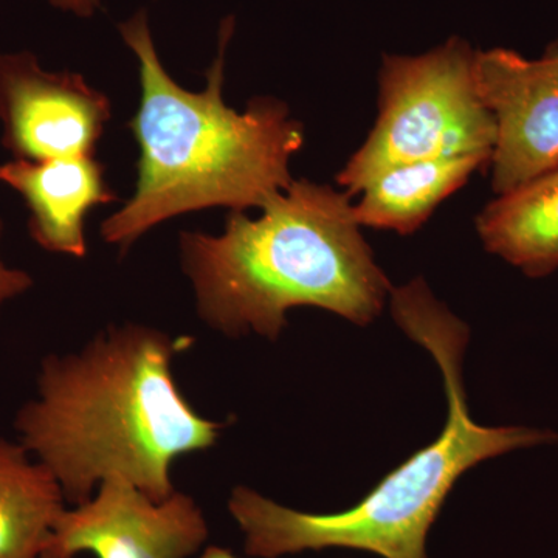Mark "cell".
Wrapping results in <instances>:
<instances>
[{
	"mask_svg": "<svg viewBox=\"0 0 558 558\" xmlns=\"http://www.w3.org/2000/svg\"><path fill=\"white\" fill-rule=\"evenodd\" d=\"M191 344L190 337L128 322L40 360L36 396L13 425L70 506L113 476L150 498L170 497L175 462L219 442L226 424L202 416L175 380V359Z\"/></svg>",
	"mask_w": 558,
	"mask_h": 558,
	"instance_id": "cell-1",
	"label": "cell"
},
{
	"mask_svg": "<svg viewBox=\"0 0 558 558\" xmlns=\"http://www.w3.org/2000/svg\"><path fill=\"white\" fill-rule=\"evenodd\" d=\"M120 32L140 64L142 98L128 124L140 149L137 182L123 208L102 222V240L123 255L165 220L213 207L263 208L292 185L290 159L303 148L304 130L288 105L258 97L238 112L223 101L233 21L222 24L202 92L183 89L165 70L145 11Z\"/></svg>",
	"mask_w": 558,
	"mask_h": 558,
	"instance_id": "cell-2",
	"label": "cell"
},
{
	"mask_svg": "<svg viewBox=\"0 0 558 558\" xmlns=\"http://www.w3.org/2000/svg\"><path fill=\"white\" fill-rule=\"evenodd\" d=\"M259 218L231 211L220 234L182 231L180 266L207 328L229 339L275 341L295 307L329 311L365 326L391 282L374 259L348 193L293 180Z\"/></svg>",
	"mask_w": 558,
	"mask_h": 558,
	"instance_id": "cell-3",
	"label": "cell"
},
{
	"mask_svg": "<svg viewBox=\"0 0 558 558\" xmlns=\"http://www.w3.org/2000/svg\"><path fill=\"white\" fill-rule=\"evenodd\" d=\"M391 314L399 328L438 363L449 399L446 427L435 442L416 451L343 512H300L247 486L234 487L227 509L242 532L247 556L278 558L347 548L381 558H428L429 527L469 469L509 451L558 442V433L550 429L484 427L473 421L462 380L469 328L432 295L424 279L391 290Z\"/></svg>",
	"mask_w": 558,
	"mask_h": 558,
	"instance_id": "cell-4",
	"label": "cell"
},
{
	"mask_svg": "<svg viewBox=\"0 0 558 558\" xmlns=\"http://www.w3.org/2000/svg\"><path fill=\"white\" fill-rule=\"evenodd\" d=\"M476 53L468 40L453 36L417 57L385 54L379 117L337 178L349 196L400 165L494 156L497 121L481 98Z\"/></svg>",
	"mask_w": 558,
	"mask_h": 558,
	"instance_id": "cell-5",
	"label": "cell"
},
{
	"mask_svg": "<svg viewBox=\"0 0 558 558\" xmlns=\"http://www.w3.org/2000/svg\"><path fill=\"white\" fill-rule=\"evenodd\" d=\"M208 539L207 517L191 495L154 499L113 476L62 512L40 558H196Z\"/></svg>",
	"mask_w": 558,
	"mask_h": 558,
	"instance_id": "cell-6",
	"label": "cell"
},
{
	"mask_svg": "<svg viewBox=\"0 0 558 558\" xmlns=\"http://www.w3.org/2000/svg\"><path fill=\"white\" fill-rule=\"evenodd\" d=\"M112 106L78 73L49 72L31 51L0 53L2 146L13 159L95 156Z\"/></svg>",
	"mask_w": 558,
	"mask_h": 558,
	"instance_id": "cell-7",
	"label": "cell"
},
{
	"mask_svg": "<svg viewBox=\"0 0 558 558\" xmlns=\"http://www.w3.org/2000/svg\"><path fill=\"white\" fill-rule=\"evenodd\" d=\"M481 98L497 121L492 189L497 196L558 168V39L538 60L517 51L476 53Z\"/></svg>",
	"mask_w": 558,
	"mask_h": 558,
	"instance_id": "cell-8",
	"label": "cell"
},
{
	"mask_svg": "<svg viewBox=\"0 0 558 558\" xmlns=\"http://www.w3.org/2000/svg\"><path fill=\"white\" fill-rule=\"evenodd\" d=\"M0 182L28 208V231L40 248L83 259L92 208L116 202L95 156L57 160L13 159L0 165Z\"/></svg>",
	"mask_w": 558,
	"mask_h": 558,
	"instance_id": "cell-9",
	"label": "cell"
},
{
	"mask_svg": "<svg viewBox=\"0 0 558 558\" xmlns=\"http://www.w3.org/2000/svg\"><path fill=\"white\" fill-rule=\"evenodd\" d=\"M476 230L487 252L531 278L558 270V168L483 208Z\"/></svg>",
	"mask_w": 558,
	"mask_h": 558,
	"instance_id": "cell-10",
	"label": "cell"
},
{
	"mask_svg": "<svg viewBox=\"0 0 558 558\" xmlns=\"http://www.w3.org/2000/svg\"><path fill=\"white\" fill-rule=\"evenodd\" d=\"M490 161L492 157L470 154L391 168L360 191L355 219L360 227L414 233L447 197L468 183L473 172Z\"/></svg>",
	"mask_w": 558,
	"mask_h": 558,
	"instance_id": "cell-11",
	"label": "cell"
},
{
	"mask_svg": "<svg viewBox=\"0 0 558 558\" xmlns=\"http://www.w3.org/2000/svg\"><path fill=\"white\" fill-rule=\"evenodd\" d=\"M68 505L43 462L20 440L0 438V558H40Z\"/></svg>",
	"mask_w": 558,
	"mask_h": 558,
	"instance_id": "cell-12",
	"label": "cell"
},
{
	"mask_svg": "<svg viewBox=\"0 0 558 558\" xmlns=\"http://www.w3.org/2000/svg\"><path fill=\"white\" fill-rule=\"evenodd\" d=\"M3 234V220L0 218V241ZM35 286L32 275L28 271L7 266L0 253V312L10 301L20 299Z\"/></svg>",
	"mask_w": 558,
	"mask_h": 558,
	"instance_id": "cell-13",
	"label": "cell"
},
{
	"mask_svg": "<svg viewBox=\"0 0 558 558\" xmlns=\"http://www.w3.org/2000/svg\"><path fill=\"white\" fill-rule=\"evenodd\" d=\"M57 9L72 11L78 16H90L100 5V0H50Z\"/></svg>",
	"mask_w": 558,
	"mask_h": 558,
	"instance_id": "cell-14",
	"label": "cell"
},
{
	"mask_svg": "<svg viewBox=\"0 0 558 558\" xmlns=\"http://www.w3.org/2000/svg\"><path fill=\"white\" fill-rule=\"evenodd\" d=\"M196 558H241L234 556L231 550L218 545H207Z\"/></svg>",
	"mask_w": 558,
	"mask_h": 558,
	"instance_id": "cell-15",
	"label": "cell"
}]
</instances>
